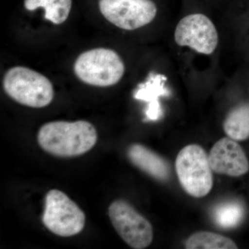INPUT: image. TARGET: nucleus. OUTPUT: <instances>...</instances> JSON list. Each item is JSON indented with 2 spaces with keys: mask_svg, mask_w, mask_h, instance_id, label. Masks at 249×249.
Instances as JSON below:
<instances>
[{
  "mask_svg": "<svg viewBox=\"0 0 249 249\" xmlns=\"http://www.w3.org/2000/svg\"><path fill=\"white\" fill-rule=\"evenodd\" d=\"M98 133L87 121H57L47 123L39 129L37 142L41 148L58 157L84 155L96 145Z\"/></svg>",
  "mask_w": 249,
  "mask_h": 249,
  "instance_id": "f257e3e1",
  "label": "nucleus"
},
{
  "mask_svg": "<svg viewBox=\"0 0 249 249\" xmlns=\"http://www.w3.org/2000/svg\"><path fill=\"white\" fill-rule=\"evenodd\" d=\"M3 88L11 99L32 108L47 107L53 101V84L42 73L28 67H11L3 78Z\"/></svg>",
  "mask_w": 249,
  "mask_h": 249,
  "instance_id": "f03ea898",
  "label": "nucleus"
},
{
  "mask_svg": "<svg viewBox=\"0 0 249 249\" xmlns=\"http://www.w3.org/2000/svg\"><path fill=\"white\" fill-rule=\"evenodd\" d=\"M124 71V60L117 52L103 47L83 52L73 65V71L80 81L98 88L117 84Z\"/></svg>",
  "mask_w": 249,
  "mask_h": 249,
  "instance_id": "7ed1b4c3",
  "label": "nucleus"
},
{
  "mask_svg": "<svg viewBox=\"0 0 249 249\" xmlns=\"http://www.w3.org/2000/svg\"><path fill=\"white\" fill-rule=\"evenodd\" d=\"M175 168L180 184L189 196H207L213 186V170L209 155L199 145L191 144L178 152Z\"/></svg>",
  "mask_w": 249,
  "mask_h": 249,
  "instance_id": "20e7f679",
  "label": "nucleus"
},
{
  "mask_svg": "<svg viewBox=\"0 0 249 249\" xmlns=\"http://www.w3.org/2000/svg\"><path fill=\"white\" fill-rule=\"evenodd\" d=\"M85 219L84 212L63 192L53 189L46 195L42 220L52 233L64 237L78 235Z\"/></svg>",
  "mask_w": 249,
  "mask_h": 249,
  "instance_id": "39448f33",
  "label": "nucleus"
},
{
  "mask_svg": "<svg viewBox=\"0 0 249 249\" xmlns=\"http://www.w3.org/2000/svg\"><path fill=\"white\" fill-rule=\"evenodd\" d=\"M108 214L116 231L129 247L143 249L151 245L152 224L127 201L122 199L113 201L108 209Z\"/></svg>",
  "mask_w": 249,
  "mask_h": 249,
  "instance_id": "423d86ee",
  "label": "nucleus"
},
{
  "mask_svg": "<svg viewBox=\"0 0 249 249\" xmlns=\"http://www.w3.org/2000/svg\"><path fill=\"white\" fill-rule=\"evenodd\" d=\"M103 17L119 29L133 31L155 19L157 5L152 0H99Z\"/></svg>",
  "mask_w": 249,
  "mask_h": 249,
  "instance_id": "0eeeda50",
  "label": "nucleus"
},
{
  "mask_svg": "<svg viewBox=\"0 0 249 249\" xmlns=\"http://www.w3.org/2000/svg\"><path fill=\"white\" fill-rule=\"evenodd\" d=\"M174 37L177 45L189 47L204 55L213 53L219 43V35L214 23L201 14L183 18L175 28Z\"/></svg>",
  "mask_w": 249,
  "mask_h": 249,
  "instance_id": "6e6552de",
  "label": "nucleus"
},
{
  "mask_svg": "<svg viewBox=\"0 0 249 249\" xmlns=\"http://www.w3.org/2000/svg\"><path fill=\"white\" fill-rule=\"evenodd\" d=\"M213 171L227 176H242L249 171V161L242 147L233 139L225 137L215 142L209 155Z\"/></svg>",
  "mask_w": 249,
  "mask_h": 249,
  "instance_id": "1a4fd4ad",
  "label": "nucleus"
},
{
  "mask_svg": "<svg viewBox=\"0 0 249 249\" xmlns=\"http://www.w3.org/2000/svg\"><path fill=\"white\" fill-rule=\"evenodd\" d=\"M127 156L136 167L155 179L165 181L170 178V167L166 160L143 145H131Z\"/></svg>",
  "mask_w": 249,
  "mask_h": 249,
  "instance_id": "9d476101",
  "label": "nucleus"
},
{
  "mask_svg": "<svg viewBox=\"0 0 249 249\" xmlns=\"http://www.w3.org/2000/svg\"><path fill=\"white\" fill-rule=\"evenodd\" d=\"M166 77L161 74H151L145 83L139 85L134 93V97L147 103L145 116L146 121L160 120L163 115L160 102V96H168L169 91L165 88Z\"/></svg>",
  "mask_w": 249,
  "mask_h": 249,
  "instance_id": "9b49d317",
  "label": "nucleus"
},
{
  "mask_svg": "<svg viewBox=\"0 0 249 249\" xmlns=\"http://www.w3.org/2000/svg\"><path fill=\"white\" fill-rule=\"evenodd\" d=\"M224 130L236 142L249 138V103H241L232 108L224 120Z\"/></svg>",
  "mask_w": 249,
  "mask_h": 249,
  "instance_id": "f8f14e48",
  "label": "nucleus"
},
{
  "mask_svg": "<svg viewBox=\"0 0 249 249\" xmlns=\"http://www.w3.org/2000/svg\"><path fill=\"white\" fill-rule=\"evenodd\" d=\"M24 8L29 11L42 8L45 18L55 25L65 22L71 11L72 0H24Z\"/></svg>",
  "mask_w": 249,
  "mask_h": 249,
  "instance_id": "ddd939ff",
  "label": "nucleus"
},
{
  "mask_svg": "<svg viewBox=\"0 0 249 249\" xmlns=\"http://www.w3.org/2000/svg\"><path fill=\"white\" fill-rule=\"evenodd\" d=\"M187 249H237V245L229 237L214 232L200 231L188 237Z\"/></svg>",
  "mask_w": 249,
  "mask_h": 249,
  "instance_id": "4468645a",
  "label": "nucleus"
},
{
  "mask_svg": "<svg viewBox=\"0 0 249 249\" xmlns=\"http://www.w3.org/2000/svg\"><path fill=\"white\" fill-rule=\"evenodd\" d=\"M245 209L240 202L227 201L218 205L214 209L213 217L216 225L222 229H232L242 222Z\"/></svg>",
  "mask_w": 249,
  "mask_h": 249,
  "instance_id": "2eb2a0df",
  "label": "nucleus"
}]
</instances>
